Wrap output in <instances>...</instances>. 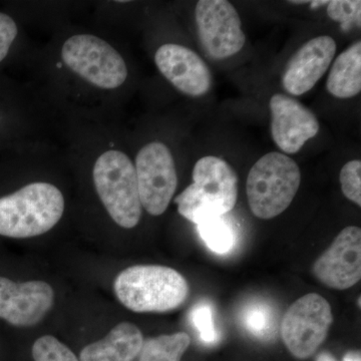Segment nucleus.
I'll return each mask as SVG.
<instances>
[{
  "label": "nucleus",
  "instance_id": "nucleus-1",
  "mask_svg": "<svg viewBox=\"0 0 361 361\" xmlns=\"http://www.w3.org/2000/svg\"><path fill=\"white\" fill-rule=\"evenodd\" d=\"M65 198L49 183H30L0 197V237L25 239L49 232L63 217Z\"/></svg>",
  "mask_w": 361,
  "mask_h": 361
},
{
  "label": "nucleus",
  "instance_id": "nucleus-2",
  "mask_svg": "<svg viewBox=\"0 0 361 361\" xmlns=\"http://www.w3.org/2000/svg\"><path fill=\"white\" fill-rule=\"evenodd\" d=\"M116 295L134 312H167L177 310L189 296V284L173 268L161 265H137L116 276Z\"/></svg>",
  "mask_w": 361,
  "mask_h": 361
},
{
  "label": "nucleus",
  "instance_id": "nucleus-3",
  "mask_svg": "<svg viewBox=\"0 0 361 361\" xmlns=\"http://www.w3.org/2000/svg\"><path fill=\"white\" fill-rule=\"evenodd\" d=\"M238 198V177L218 157L207 156L195 164L193 183L175 199L178 212L196 224L207 214L226 215Z\"/></svg>",
  "mask_w": 361,
  "mask_h": 361
},
{
  "label": "nucleus",
  "instance_id": "nucleus-4",
  "mask_svg": "<svg viewBox=\"0 0 361 361\" xmlns=\"http://www.w3.org/2000/svg\"><path fill=\"white\" fill-rule=\"evenodd\" d=\"M300 183V169L290 157L278 152L261 157L247 178L251 212L263 220L277 217L291 205Z\"/></svg>",
  "mask_w": 361,
  "mask_h": 361
},
{
  "label": "nucleus",
  "instance_id": "nucleus-5",
  "mask_svg": "<svg viewBox=\"0 0 361 361\" xmlns=\"http://www.w3.org/2000/svg\"><path fill=\"white\" fill-rule=\"evenodd\" d=\"M92 179L97 193L116 224L130 229L139 224L142 204L135 165L118 149L104 152L94 163Z\"/></svg>",
  "mask_w": 361,
  "mask_h": 361
},
{
  "label": "nucleus",
  "instance_id": "nucleus-6",
  "mask_svg": "<svg viewBox=\"0 0 361 361\" xmlns=\"http://www.w3.org/2000/svg\"><path fill=\"white\" fill-rule=\"evenodd\" d=\"M61 56L71 71L99 89H118L129 75L120 52L96 35H73L61 47Z\"/></svg>",
  "mask_w": 361,
  "mask_h": 361
},
{
  "label": "nucleus",
  "instance_id": "nucleus-7",
  "mask_svg": "<svg viewBox=\"0 0 361 361\" xmlns=\"http://www.w3.org/2000/svg\"><path fill=\"white\" fill-rule=\"evenodd\" d=\"M334 322L331 306L317 293L306 294L291 304L281 323L285 346L294 357L307 360L326 339Z\"/></svg>",
  "mask_w": 361,
  "mask_h": 361
},
{
  "label": "nucleus",
  "instance_id": "nucleus-8",
  "mask_svg": "<svg viewBox=\"0 0 361 361\" xmlns=\"http://www.w3.org/2000/svg\"><path fill=\"white\" fill-rule=\"evenodd\" d=\"M135 169L142 208L153 216L165 213L178 186L170 149L161 142H149L135 157Z\"/></svg>",
  "mask_w": 361,
  "mask_h": 361
},
{
  "label": "nucleus",
  "instance_id": "nucleus-9",
  "mask_svg": "<svg viewBox=\"0 0 361 361\" xmlns=\"http://www.w3.org/2000/svg\"><path fill=\"white\" fill-rule=\"evenodd\" d=\"M195 18L201 44L211 58H231L243 49L246 37L241 18L229 1L200 0Z\"/></svg>",
  "mask_w": 361,
  "mask_h": 361
},
{
  "label": "nucleus",
  "instance_id": "nucleus-10",
  "mask_svg": "<svg viewBox=\"0 0 361 361\" xmlns=\"http://www.w3.org/2000/svg\"><path fill=\"white\" fill-rule=\"evenodd\" d=\"M54 292L44 281H16L0 274V319L14 327L37 324L51 310Z\"/></svg>",
  "mask_w": 361,
  "mask_h": 361
},
{
  "label": "nucleus",
  "instance_id": "nucleus-11",
  "mask_svg": "<svg viewBox=\"0 0 361 361\" xmlns=\"http://www.w3.org/2000/svg\"><path fill=\"white\" fill-rule=\"evenodd\" d=\"M315 277L330 288L345 290L361 278V230L344 228L331 246L315 261Z\"/></svg>",
  "mask_w": 361,
  "mask_h": 361
},
{
  "label": "nucleus",
  "instance_id": "nucleus-12",
  "mask_svg": "<svg viewBox=\"0 0 361 361\" xmlns=\"http://www.w3.org/2000/svg\"><path fill=\"white\" fill-rule=\"evenodd\" d=\"M269 106L273 141L285 154L298 153L319 132L317 116L293 97L275 94Z\"/></svg>",
  "mask_w": 361,
  "mask_h": 361
},
{
  "label": "nucleus",
  "instance_id": "nucleus-13",
  "mask_svg": "<svg viewBox=\"0 0 361 361\" xmlns=\"http://www.w3.org/2000/svg\"><path fill=\"white\" fill-rule=\"evenodd\" d=\"M155 63L161 75L187 96L202 97L212 87L210 68L199 54L184 45H161L157 49Z\"/></svg>",
  "mask_w": 361,
  "mask_h": 361
},
{
  "label": "nucleus",
  "instance_id": "nucleus-14",
  "mask_svg": "<svg viewBox=\"0 0 361 361\" xmlns=\"http://www.w3.org/2000/svg\"><path fill=\"white\" fill-rule=\"evenodd\" d=\"M336 52V40L329 35L314 37L304 44L285 66L284 90L292 96L310 92L329 70Z\"/></svg>",
  "mask_w": 361,
  "mask_h": 361
},
{
  "label": "nucleus",
  "instance_id": "nucleus-15",
  "mask_svg": "<svg viewBox=\"0 0 361 361\" xmlns=\"http://www.w3.org/2000/svg\"><path fill=\"white\" fill-rule=\"evenodd\" d=\"M142 342L141 330L135 324L120 323L104 338L85 346L80 361H134Z\"/></svg>",
  "mask_w": 361,
  "mask_h": 361
},
{
  "label": "nucleus",
  "instance_id": "nucleus-16",
  "mask_svg": "<svg viewBox=\"0 0 361 361\" xmlns=\"http://www.w3.org/2000/svg\"><path fill=\"white\" fill-rule=\"evenodd\" d=\"M327 90L337 99H350L361 90V42L341 52L330 70Z\"/></svg>",
  "mask_w": 361,
  "mask_h": 361
},
{
  "label": "nucleus",
  "instance_id": "nucleus-17",
  "mask_svg": "<svg viewBox=\"0 0 361 361\" xmlns=\"http://www.w3.org/2000/svg\"><path fill=\"white\" fill-rule=\"evenodd\" d=\"M197 229L204 243L214 253H229L236 244V231L226 215L207 214L196 223Z\"/></svg>",
  "mask_w": 361,
  "mask_h": 361
},
{
  "label": "nucleus",
  "instance_id": "nucleus-18",
  "mask_svg": "<svg viewBox=\"0 0 361 361\" xmlns=\"http://www.w3.org/2000/svg\"><path fill=\"white\" fill-rule=\"evenodd\" d=\"M190 343L186 332L152 337L142 342L139 361H180Z\"/></svg>",
  "mask_w": 361,
  "mask_h": 361
},
{
  "label": "nucleus",
  "instance_id": "nucleus-19",
  "mask_svg": "<svg viewBox=\"0 0 361 361\" xmlns=\"http://www.w3.org/2000/svg\"><path fill=\"white\" fill-rule=\"evenodd\" d=\"M241 318L247 331L259 338H269L276 329L274 310L266 302L258 301L248 304Z\"/></svg>",
  "mask_w": 361,
  "mask_h": 361
},
{
  "label": "nucleus",
  "instance_id": "nucleus-20",
  "mask_svg": "<svg viewBox=\"0 0 361 361\" xmlns=\"http://www.w3.org/2000/svg\"><path fill=\"white\" fill-rule=\"evenodd\" d=\"M35 361H80L68 346L61 343L56 337H40L32 345Z\"/></svg>",
  "mask_w": 361,
  "mask_h": 361
},
{
  "label": "nucleus",
  "instance_id": "nucleus-21",
  "mask_svg": "<svg viewBox=\"0 0 361 361\" xmlns=\"http://www.w3.org/2000/svg\"><path fill=\"white\" fill-rule=\"evenodd\" d=\"M327 14L332 20L341 23L343 30L360 26L361 1L358 0H334L327 4Z\"/></svg>",
  "mask_w": 361,
  "mask_h": 361
},
{
  "label": "nucleus",
  "instance_id": "nucleus-22",
  "mask_svg": "<svg viewBox=\"0 0 361 361\" xmlns=\"http://www.w3.org/2000/svg\"><path fill=\"white\" fill-rule=\"evenodd\" d=\"M190 318L202 341L206 343L216 341L218 334L214 323V311L210 303L203 301L196 304L190 313Z\"/></svg>",
  "mask_w": 361,
  "mask_h": 361
},
{
  "label": "nucleus",
  "instance_id": "nucleus-23",
  "mask_svg": "<svg viewBox=\"0 0 361 361\" xmlns=\"http://www.w3.org/2000/svg\"><path fill=\"white\" fill-rule=\"evenodd\" d=\"M341 184L344 196L361 206V161H348L341 171Z\"/></svg>",
  "mask_w": 361,
  "mask_h": 361
},
{
  "label": "nucleus",
  "instance_id": "nucleus-24",
  "mask_svg": "<svg viewBox=\"0 0 361 361\" xmlns=\"http://www.w3.org/2000/svg\"><path fill=\"white\" fill-rule=\"evenodd\" d=\"M18 25L16 21L6 13H0V63L6 58L16 37Z\"/></svg>",
  "mask_w": 361,
  "mask_h": 361
},
{
  "label": "nucleus",
  "instance_id": "nucleus-25",
  "mask_svg": "<svg viewBox=\"0 0 361 361\" xmlns=\"http://www.w3.org/2000/svg\"><path fill=\"white\" fill-rule=\"evenodd\" d=\"M342 361H361L360 353H348V355L344 356L343 360Z\"/></svg>",
  "mask_w": 361,
  "mask_h": 361
},
{
  "label": "nucleus",
  "instance_id": "nucleus-26",
  "mask_svg": "<svg viewBox=\"0 0 361 361\" xmlns=\"http://www.w3.org/2000/svg\"><path fill=\"white\" fill-rule=\"evenodd\" d=\"M316 361H336V358L334 357L329 353H322V355H318L317 360Z\"/></svg>",
  "mask_w": 361,
  "mask_h": 361
},
{
  "label": "nucleus",
  "instance_id": "nucleus-27",
  "mask_svg": "<svg viewBox=\"0 0 361 361\" xmlns=\"http://www.w3.org/2000/svg\"><path fill=\"white\" fill-rule=\"evenodd\" d=\"M310 4L312 8H316V7L325 6V4H329V1H310Z\"/></svg>",
  "mask_w": 361,
  "mask_h": 361
}]
</instances>
